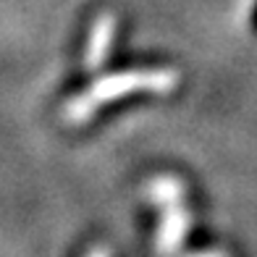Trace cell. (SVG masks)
Instances as JSON below:
<instances>
[{
    "mask_svg": "<svg viewBox=\"0 0 257 257\" xmlns=\"http://www.w3.org/2000/svg\"><path fill=\"white\" fill-rule=\"evenodd\" d=\"M252 27H254V32H257V6H254V16H252Z\"/></svg>",
    "mask_w": 257,
    "mask_h": 257,
    "instance_id": "obj_1",
    "label": "cell"
}]
</instances>
